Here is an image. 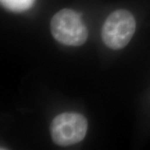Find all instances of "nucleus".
Masks as SVG:
<instances>
[{
	"label": "nucleus",
	"instance_id": "obj_1",
	"mask_svg": "<svg viewBox=\"0 0 150 150\" xmlns=\"http://www.w3.org/2000/svg\"><path fill=\"white\" fill-rule=\"evenodd\" d=\"M50 29L54 38L67 46H81L88 36L80 13L69 8L54 14L50 22Z\"/></svg>",
	"mask_w": 150,
	"mask_h": 150
},
{
	"label": "nucleus",
	"instance_id": "obj_2",
	"mask_svg": "<svg viewBox=\"0 0 150 150\" xmlns=\"http://www.w3.org/2000/svg\"><path fill=\"white\" fill-rule=\"evenodd\" d=\"M136 30V21L133 14L125 9L110 13L102 28V38L108 48L118 50L130 42Z\"/></svg>",
	"mask_w": 150,
	"mask_h": 150
},
{
	"label": "nucleus",
	"instance_id": "obj_3",
	"mask_svg": "<svg viewBox=\"0 0 150 150\" xmlns=\"http://www.w3.org/2000/svg\"><path fill=\"white\" fill-rule=\"evenodd\" d=\"M88 130V121L81 113L67 112L60 113L53 119L50 134L54 144L69 146L84 139Z\"/></svg>",
	"mask_w": 150,
	"mask_h": 150
},
{
	"label": "nucleus",
	"instance_id": "obj_4",
	"mask_svg": "<svg viewBox=\"0 0 150 150\" xmlns=\"http://www.w3.org/2000/svg\"><path fill=\"white\" fill-rule=\"evenodd\" d=\"M1 4L12 12H23L29 9L35 0H0Z\"/></svg>",
	"mask_w": 150,
	"mask_h": 150
}]
</instances>
